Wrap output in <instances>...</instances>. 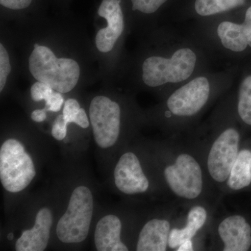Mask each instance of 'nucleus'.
Instances as JSON below:
<instances>
[{
  "label": "nucleus",
  "instance_id": "obj_1",
  "mask_svg": "<svg viewBox=\"0 0 251 251\" xmlns=\"http://www.w3.org/2000/svg\"><path fill=\"white\" fill-rule=\"evenodd\" d=\"M29 70L36 80L60 93L74 90L80 75V66L76 61L57 58L49 48L38 44H34L29 56Z\"/></svg>",
  "mask_w": 251,
  "mask_h": 251
},
{
  "label": "nucleus",
  "instance_id": "obj_2",
  "mask_svg": "<svg viewBox=\"0 0 251 251\" xmlns=\"http://www.w3.org/2000/svg\"><path fill=\"white\" fill-rule=\"evenodd\" d=\"M93 196L87 186H78L73 191L67 210L59 220L57 236L63 243L83 242L90 231L93 214Z\"/></svg>",
  "mask_w": 251,
  "mask_h": 251
},
{
  "label": "nucleus",
  "instance_id": "obj_3",
  "mask_svg": "<svg viewBox=\"0 0 251 251\" xmlns=\"http://www.w3.org/2000/svg\"><path fill=\"white\" fill-rule=\"evenodd\" d=\"M36 176L32 158L17 140H6L0 149V180L10 193L25 189Z\"/></svg>",
  "mask_w": 251,
  "mask_h": 251
},
{
  "label": "nucleus",
  "instance_id": "obj_4",
  "mask_svg": "<svg viewBox=\"0 0 251 251\" xmlns=\"http://www.w3.org/2000/svg\"><path fill=\"white\" fill-rule=\"evenodd\" d=\"M196 54L192 50L181 49L171 59L148 57L143 64V80L149 87L177 83L191 76L196 66Z\"/></svg>",
  "mask_w": 251,
  "mask_h": 251
},
{
  "label": "nucleus",
  "instance_id": "obj_5",
  "mask_svg": "<svg viewBox=\"0 0 251 251\" xmlns=\"http://www.w3.org/2000/svg\"><path fill=\"white\" fill-rule=\"evenodd\" d=\"M89 113L96 143L100 148H111L120 135V105L108 97L97 96L91 102Z\"/></svg>",
  "mask_w": 251,
  "mask_h": 251
},
{
  "label": "nucleus",
  "instance_id": "obj_6",
  "mask_svg": "<svg viewBox=\"0 0 251 251\" xmlns=\"http://www.w3.org/2000/svg\"><path fill=\"white\" fill-rule=\"evenodd\" d=\"M164 173L172 191L180 197L193 199L202 192V171L192 156L179 155L175 164L167 167Z\"/></svg>",
  "mask_w": 251,
  "mask_h": 251
},
{
  "label": "nucleus",
  "instance_id": "obj_7",
  "mask_svg": "<svg viewBox=\"0 0 251 251\" xmlns=\"http://www.w3.org/2000/svg\"><path fill=\"white\" fill-rule=\"evenodd\" d=\"M239 141L237 130L229 128L213 145L208 157V170L216 181L224 182L229 177L239 153Z\"/></svg>",
  "mask_w": 251,
  "mask_h": 251
},
{
  "label": "nucleus",
  "instance_id": "obj_8",
  "mask_svg": "<svg viewBox=\"0 0 251 251\" xmlns=\"http://www.w3.org/2000/svg\"><path fill=\"white\" fill-rule=\"evenodd\" d=\"M209 92L210 87L207 79L196 77L172 94L168 100V108L177 116H193L205 105Z\"/></svg>",
  "mask_w": 251,
  "mask_h": 251
},
{
  "label": "nucleus",
  "instance_id": "obj_9",
  "mask_svg": "<svg viewBox=\"0 0 251 251\" xmlns=\"http://www.w3.org/2000/svg\"><path fill=\"white\" fill-rule=\"evenodd\" d=\"M121 0H103L98 14L107 21L106 27L100 29L96 36V46L100 52H110L125 29Z\"/></svg>",
  "mask_w": 251,
  "mask_h": 251
},
{
  "label": "nucleus",
  "instance_id": "obj_10",
  "mask_svg": "<svg viewBox=\"0 0 251 251\" xmlns=\"http://www.w3.org/2000/svg\"><path fill=\"white\" fill-rule=\"evenodd\" d=\"M117 188L126 194L144 193L148 189L149 181L143 173L138 157L131 152L122 155L114 171Z\"/></svg>",
  "mask_w": 251,
  "mask_h": 251
},
{
  "label": "nucleus",
  "instance_id": "obj_11",
  "mask_svg": "<svg viewBox=\"0 0 251 251\" xmlns=\"http://www.w3.org/2000/svg\"><path fill=\"white\" fill-rule=\"evenodd\" d=\"M52 214L47 207L41 208L36 216L35 224L31 229L25 230L16 241V251H43L49 244Z\"/></svg>",
  "mask_w": 251,
  "mask_h": 251
},
{
  "label": "nucleus",
  "instance_id": "obj_12",
  "mask_svg": "<svg viewBox=\"0 0 251 251\" xmlns=\"http://www.w3.org/2000/svg\"><path fill=\"white\" fill-rule=\"evenodd\" d=\"M220 237L224 242V251H247L251 245V228L242 216L227 218L220 224Z\"/></svg>",
  "mask_w": 251,
  "mask_h": 251
},
{
  "label": "nucleus",
  "instance_id": "obj_13",
  "mask_svg": "<svg viewBox=\"0 0 251 251\" xmlns=\"http://www.w3.org/2000/svg\"><path fill=\"white\" fill-rule=\"evenodd\" d=\"M122 223L115 215H107L99 221L94 233V242L99 251H127L121 241Z\"/></svg>",
  "mask_w": 251,
  "mask_h": 251
},
{
  "label": "nucleus",
  "instance_id": "obj_14",
  "mask_svg": "<svg viewBox=\"0 0 251 251\" xmlns=\"http://www.w3.org/2000/svg\"><path fill=\"white\" fill-rule=\"evenodd\" d=\"M171 225L166 220L153 219L142 229L137 244L138 251H166Z\"/></svg>",
  "mask_w": 251,
  "mask_h": 251
},
{
  "label": "nucleus",
  "instance_id": "obj_15",
  "mask_svg": "<svg viewBox=\"0 0 251 251\" xmlns=\"http://www.w3.org/2000/svg\"><path fill=\"white\" fill-rule=\"evenodd\" d=\"M206 219L205 209L202 206H195L188 213V224L185 228L173 229L170 233L169 244L172 249L179 248L183 243L194 237L196 232L204 226Z\"/></svg>",
  "mask_w": 251,
  "mask_h": 251
},
{
  "label": "nucleus",
  "instance_id": "obj_16",
  "mask_svg": "<svg viewBox=\"0 0 251 251\" xmlns=\"http://www.w3.org/2000/svg\"><path fill=\"white\" fill-rule=\"evenodd\" d=\"M217 33L224 47L234 52H242L249 46L243 24L225 21L219 25Z\"/></svg>",
  "mask_w": 251,
  "mask_h": 251
},
{
  "label": "nucleus",
  "instance_id": "obj_17",
  "mask_svg": "<svg viewBox=\"0 0 251 251\" xmlns=\"http://www.w3.org/2000/svg\"><path fill=\"white\" fill-rule=\"evenodd\" d=\"M251 183V151L244 150L238 153L229 174L227 185L233 190L247 187Z\"/></svg>",
  "mask_w": 251,
  "mask_h": 251
},
{
  "label": "nucleus",
  "instance_id": "obj_18",
  "mask_svg": "<svg viewBox=\"0 0 251 251\" xmlns=\"http://www.w3.org/2000/svg\"><path fill=\"white\" fill-rule=\"evenodd\" d=\"M245 0H196L195 9L202 16H212L244 4Z\"/></svg>",
  "mask_w": 251,
  "mask_h": 251
},
{
  "label": "nucleus",
  "instance_id": "obj_19",
  "mask_svg": "<svg viewBox=\"0 0 251 251\" xmlns=\"http://www.w3.org/2000/svg\"><path fill=\"white\" fill-rule=\"evenodd\" d=\"M238 112L243 121L251 126V75L244 79L241 84Z\"/></svg>",
  "mask_w": 251,
  "mask_h": 251
},
{
  "label": "nucleus",
  "instance_id": "obj_20",
  "mask_svg": "<svg viewBox=\"0 0 251 251\" xmlns=\"http://www.w3.org/2000/svg\"><path fill=\"white\" fill-rule=\"evenodd\" d=\"M11 71L9 56L2 44H0V91L2 92Z\"/></svg>",
  "mask_w": 251,
  "mask_h": 251
},
{
  "label": "nucleus",
  "instance_id": "obj_21",
  "mask_svg": "<svg viewBox=\"0 0 251 251\" xmlns=\"http://www.w3.org/2000/svg\"><path fill=\"white\" fill-rule=\"evenodd\" d=\"M167 0H131L132 9L144 14H153L164 4Z\"/></svg>",
  "mask_w": 251,
  "mask_h": 251
},
{
  "label": "nucleus",
  "instance_id": "obj_22",
  "mask_svg": "<svg viewBox=\"0 0 251 251\" xmlns=\"http://www.w3.org/2000/svg\"><path fill=\"white\" fill-rule=\"evenodd\" d=\"M53 89L50 86L46 85L40 81H37L31 87V99L35 102L41 101L42 100L47 102L53 93Z\"/></svg>",
  "mask_w": 251,
  "mask_h": 251
},
{
  "label": "nucleus",
  "instance_id": "obj_23",
  "mask_svg": "<svg viewBox=\"0 0 251 251\" xmlns=\"http://www.w3.org/2000/svg\"><path fill=\"white\" fill-rule=\"evenodd\" d=\"M80 104L77 100L74 99H67L64 102V107L63 109V115L64 120L68 124L74 123L75 116L80 110Z\"/></svg>",
  "mask_w": 251,
  "mask_h": 251
},
{
  "label": "nucleus",
  "instance_id": "obj_24",
  "mask_svg": "<svg viewBox=\"0 0 251 251\" xmlns=\"http://www.w3.org/2000/svg\"><path fill=\"white\" fill-rule=\"evenodd\" d=\"M67 125L63 114L57 116L52 126V137L59 141L64 140L67 134Z\"/></svg>",
  "mask_w": 251,
  "mask_h": 251
},
{
  "label": "nucleus",
  "instance_id": "obj_25",
  "mask_svg": "<svg viewBox=\"0 0 251 251\" xmlns=\"http://www.w3.org/2000/svg\"><path fill=\"white\" fill-rule=\"evenodd\" d=\"M64 103V98L60 92H54L50 98L46 102L45 108L47 111L59 112Z\"/></svg>",
  "mask_w": 251,
  "mask_h": 251
},
{
  "label": "nucleus",
  "instance_id": "obj_26",
  "mask_svg": "<svg viewBox=\"0 0 251 251\" xmlns=\"http://www.w3.org/2000/svg\"><path fill=\"white\" fill-rule=\"evenodd\" d=\"M32 0H0L1 6L12 10L24 9L31 4Z\"/></svg>",
  "mask_w": 251,
  "mask_h": 251
},
{
  "label": "nucleus",
  "instance_id": "obj_27",
  "mask_svg": "<svg viewBox=\"0 0 251 251\" xmlns=\"http://www.w3.org/2000/svg\"><path fill=\"white\" fill-rule=\"evenodd\" d=\"M74 123L78 125L81 128H88L89 126H90V121H89L85 109L80 108V110L77 112L76 116H75Z\"/></svg>",
  "mask_w": 251,
  "mask_h": 251
},
{
  "label": "nucleus",
  "instance_id": "obj_28",
  "mask_svg": "<svg viewBox=\"0 0 251 251\" xmlns=\"http://www.w3.org/2000/svg\"><path fill=\"white\" fill-rule=\"evenodd\" d=\"M244 30L247 34L249 46L251 47V6L247 9L244 23Z\"/></svg>",
  "mask_w": 251,
  "mask_h": 251
},
{
  "label": "nucleus",
  "instance_id": "obj_29",
  "mask_svg": "<svg viewBox=\"0 0 251 251\" xmlns=\"http://www.w3.org/2000/svg\"><path fill=\"white\" fill-rule=\"evenodd\" d=\"M46 112H47V110H46L45 108L38 109V110H34L31 114V119L36 122L45 121L46 118H47Z\"/></svg>",
  "mask_w": 251,
  "mask_h": 251
},
{
  "label": "nucleus",
  "instance_id": "obj_30",
  "mask_svg": "<svg viewBox=\"0 0 251 251\" xmlns=\"http://www.w3.org/2000/svg\"><path fill=\"white\" fill-rule=\"evenodd\" d=\"M193 250V244L191 239L183 243L177 249L178 251H192Z\"/></svg>",
  "mask_w": 251,
  "mask_h": 251
},
{
  "label": "nucleus",
  "instance_id": "obj_31",
  "mask_svg": "<svg viewBox=\"0 0 251 251\" xmlns=\"http://www.w3.org/2000/svg\"><path fill=\"white\" fill-rule=\"evenodd\" d=\"M14 238V234L13 233H10L9 234V235H8V239H9V240H11V239Z\"/></svg>",
  "mask_w": 251,
  "mask_h": 251
}]
</instances>
